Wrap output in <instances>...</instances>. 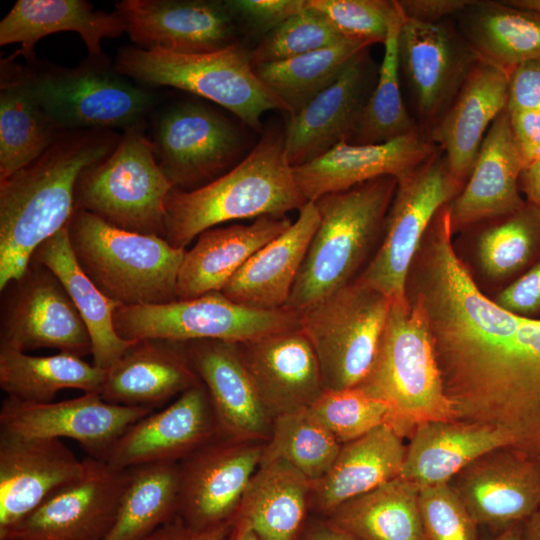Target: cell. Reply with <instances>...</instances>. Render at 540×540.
I'll return each mask as SVG.
<instances>
[{
	"mask_svg": "<svg viewBox=\"0 0 540 540\" xmlns=\"http://www.w3.org/2000/svg\"><path fill=\"white\" fill-rule=\"evenodd\" d=\"M407 297L425 317L457 419L500 428L540 461V318L485 296L450 240L419 256Z\"/></svg>",
	"mask_w": 540,
	"mask_h": 540,
	"instance_id": "cell-1",
	"label": "cell"
},
{
	"mask_svg": "<svg viewBox=\"0 0 540 540\" xmlns=\"http://www.w3.org/2000/svg\"><path fill=\"white\" fill-rule=\"evenodd\" d=\"M120 138L113 130L63 131L36 160L0 180V289L67 225L80 172L106 158Z\"/></svg>",
	"mask_w": 540,
	"mask_h": 540,
	"instance_id": "cell-2",
	"label": "cell"
},
{
	"mask_svg": "<svg viewBox=\"0 0 540 540\" xmlns=\"http://www.w3.org/2000/svg\"><path fill=\"white\" fill-rule=\"evenodd\" d=\"M305 203L285 153L284 131L274 125L227 173L191 191H170L165 239L175 248H186L203 231L221 223L284 216Z\"/></svg>",
	"mask_w": 540,
	"mask_h": 540,
	"instance_id": "cell-3",
	"label": "cell"
},
{
	"mask_svg": "<svg viewBox=\"0 0 540 540\" xmlns=\"http://www.w3.org/2000/svg\"><path fill=\"white\" fill-rule=\"evenodd\" d=\"M396 186L385 176L314 201L320 221L285 309L299 313L355 280L383 233Z\"/></svg>",
	"mask_w": 540,
	"mask_h": 540,
	"instance_id": "cell-4",
	"label": "cell"
},
{
	"mask_svg": "<svg viewBox=\"0 0 540 540\" xmlns=\"http://www.w3.org/2000/svg\"><path fill=\"white\" fill-rule=\"evenodd\" d=\"M357 387L387 406V425L403 439L425 422L458 420L425 317L408 298L391 303L374 364Z\"/></svg>",
	"mask_w": 540,
	"mask_h": 540,
	"instance_id": "cell-5",
	"label": "cell"
},
{
	"mask_svg": "<svg viewBox=\"0 0 540 540\" xmlns=\"http://www.w3.org/2000/svg\"><path fill=\"white\" fill-rule=\"evenodd\" d=\"M66 227L78 265L109 299L122 306L177 300L185 248H175L161 237L119 229L80 209H74Z\"/></svg>",
	"mask_w": 540,
	"mask_h": 540,
	"instance_id": "cell-6",
	"label": "cell"
},
{
	"mask_svg": "<svg viewBox=\"0 0 540 540\" xmlns=\"http://www.w3.org/2000/svg\"><path fill=\"white\" fill-rule=\"evenodd\" d=\"M25 67L34 95L61 131L124 132L148 124L160 103L155 89L123 75L104 53L88 55L74 67L38 58Z\"/></svg>",
	"mask_w": 540,
	"mask_h": 540,
	"instance_id": "cell-7",
	"label": "cell"
},
{
	"mask_svg": "<svg viewBox=\"0 0 540 540\" xmlns=\"http://www.w3.org/2000/svg\"><path fill=\"white\" fill-rule=\"evenodd\" d=\"M249 52L240 42L200 54L148 51L132 45L118 49L114 64L142 86L172 87L210 100L260 131L266 112L289 114V110L259 79Z\"/></svg>",
	"mask_w": 540,
	"mask_h": 540,
	"instance_id": "cell-8",
	"label": "cell"
},
{
	"mask_svg": "<svg viewBox=\"0 0 540 540\" xmlns=\"http://www.w3.org/2000/svg\"><path fill=\"white\" fill-rule=\"evenodd\" d=\"M147 129L145 124L124 131L106 158L80 172L74 209L125 231L165 239V203L174 187L158 164Z\"/></svg>",
	"mask_w": 540,
	"mask_h": 540,
	"instance_id": "cell-9",
	"label": "cell"
},
{
	"mask_svg": "<svg viewBox=\"0 0 540 540\" xmlns=\"http://www.w3.org/2000/svg\"><path fill=\"white\" fill-rule=\"evenodd\" d=\"M391 302L357 278L299 312L324 390L357 387L376 359Z\"/></svg>",
	"mask_w": 540,
	"mask_h": 540,
	"instance_id": "cell-10",
	"label": "cell"
},
{
	"mask_svg": "<svg viewBox=\"0 0 540 540\" xmlns=\"http://www.w3.org/2000/svg\"><path fill=\"white\" fill-rule=\"evenodd\" d=\"M461 188L439 148L398 179L380 246L357 279L382 293L391 303L406 300L408 275L423 237L437 212Z\"/></svg>",
	"mask_w": 540,
	"mask_h": 540,
	"instance_id": "cell-11",
	"label": "cell"
},
{
	"mask_svg": "<svg viewBox=\"0 0 540 540\" xmlns=\"http://www.w3.org/2000/svg\"><path fill=\"white\" fill-rule=\"evenodd\" d=\"M117 335L126 341L146 338L175 342L223 340L243 343L300 327V315L285 308L251 309L211 292L189 300L121 306L113 317Z\"/></svg>",
	"mask_w": 540,
	"mask_h": 540,
	"instance_id": "cell-12",
	"label": "cell"
},
{
	"mask_svg": "<svg viewBox=\"0 0 540 540\" xmlns=\"http://www.w3.org/2000/svg\"><path fill=\"white\" fill-rule=\"evenodd\" d=\"M157 108L151 115L150 139L158 164L174 188H200L248 154L241 128L204 102L186 99Z\"/></svg>",
	"mask_w": 540,
	"mask_h": 540,
	"instance_id": "cell-13",
	"label": "cell"
},
{
	"mask_svg": "<svg viewBox=\"0 0 540 540\" xmlns=\"http://www.w3.org/2000/svg\"><path fill=\"white\" fill-rule=\"evenodd\" d=\"M0 347L54 348L80 357L92 352L88 329L63 284L32 259L0 289Z\"/></svg>",
	"mask_w": 540,
	"mask_h": 540,
	"instance_id": "cell-14",
	"label": "cell"
},
{
	"mask_svg": "<svg viewBox=\"0 0 540 540\" xmlns=\"http://www.w3.org/2000/svg\"><path fill=\"white\" fill-rule=\"evenodd\" d=\"M130 469L85 459V471L15 525L0 540H104L128 484Z\"/></svg>",
	"mask_w": 540,
	"mask_h": 540,
	"instance_id": "cell-15",
	"label": "cell"
},
{
	"mask_svg": "<svg viewBox=\"0 0 540 540\" xmlns=\"http://www.w3.org/2000/svg\"><path fill=\"white\" fill-rule=\"evenodd\" d=\"M266 442L217 437L178 463V517L206 530L233 523Z\"/></svg>",
	"mask_w": 540,
	"mask_h": 540,
	"instance_id": "cell-16",
	"label": "cell"
},
{
	"mask_svg": "<svg viewBox=\"0 0 540 540\" xmlns=\"http://www.w3.org/2000/svg\"><path fill=\"white\" fill-rule=\"evenodd\" d=\"M151 412L108 403L99 393L47 403L7 397L0 409V431L24 438L72 439L89 457L103 461L119 437Z\"/></svg>",
	"mask_w": 540,
	"mask_h": 540,
	"instance_id": "cell-17",
	"label": "cell"
},
{
	"mask_svg": "<svg viewBox=\"0 0 540 540\" xmlns=\"http://www.w3.org/2000/svg\"><path fill=\"white\" fill-rule=\"evenodd\" d=\"M401 15L400 71L408 83L421 125L430 130L458 93L478 57L450 21L429 24Z\"/></svg>",
	"mask_w": 540,
	"mask_h": 540,
	"instance_id": "cell-18",
	"label": "cell"
},
{
	"mask_svg": "<svg viewBox=\"0 0 540 540\" xmlns=\"http://www.w3.org/2000/svg\"><path fill=\"white\" fill-rule=\"evenodd\" d=\"M115 11L133 46L143 50L200 54L239 42L225 1L122 0Z\"/></svg>",
	"mask_w": 540,
	"mask_h": 540,
	"instance_id": "cell-19",
	"label": "cell"
},
{
	"mask_svg": "<svg viewBox=\"0 0 540 540\" xmlns=\"http://www.w3.org/2000/svg\"><path fill=\"white\" fill-rule=\"evenodd\" d=\"M448 484L480 529L501 533L540 508V461L511 446L490 450Z\"/></svg>",
	"mask_w": 540,
	"mask_h": 540,
	"instance_id": "cell-20",
	"label": "cell"
},
{
	"mask_svg": "<svg viewBox=\"0 0 540 540\" xmlns=\"http://www.w3.org/2000/svg\"><path fill=\"white\" fill-rule=\"evenodd\" d=\"M378 69L369 47L363 49L328 88L290 115L284 146L292 167L321 156L342 140L349 142L375 86Z\"/></svg>",
	"mask_w": 540,
	"mask_h": 540,
	"instance_id": "cell-21",
	"label": "cell"
},
{
	"mask_svg": "<svg viewBox=\"0 0 540 540\" xmlns=\"http://www.w3.org/2000/svg\"><path fill=\"white\" fill-rule=\"evenodd\" d=\"M219 436L209 395L200 383L166 408L132 424L103 461L118 470L150 463H179Z\"/></svg>",
	"mask_w": 540,
	"mask_h": 540,
	"instance_id": "cell-22",
	"label": "cell"
},
{
	"mask_svg": "<svg viewBox=\"0 0 540 540\" xmlns=\"http://www.w3.org/2000/svg\"><path fill=\"white\" fill-rule=\"evenodd\" d=\"M438 147L420 130L377 144L340 141L326 153L294 166L297 187L306 202L348 190L364 182L404 177L430 158Z\"/></svg>",
	"mask_w": 540,
	"mask_h": 540,
	"instance_id": "cell-23",
	"label": "cell"
},
{
	"mask_svg": "<svg viewBox=\"0 0 540 540\" xmlns=\"http://www.w3.org/2000/svg\"><path fill=\"white\" fill-rule=\"evenodd\" d=\"M85 471L61 439L0 431V531L28 516Z\"/></svg>",
	"mask_w": 540,
	"mask_h": 540,
	"instance_id": "cell-24",
	"label": "cell"
},
{
	"mask_svg": "<svg viewBox=\"0 0 540 540\" xmlns=\"http://www.w3.org/2000/svg\"><path fill=\"white\" fill-rule=\"evenodd\" d=\"M237 345L260 399L273 419L307 410L323 393L315 352L300 327Z\"/></svg>",
	"mask_w": 540,
	"mask_h": 540,
	"instance_id": "cell-25",
	"label": "cell"
},
{
	"mask_svg": "<svg viewBox=\"0 0 540 540\" xmlns=\"http://www.w3.org/2000/svg\"><path fill=\"white\" fill-rule=\"evenodd\" d=\"M184 343L209 395L220 436L267 442L273 418L244 366L237 343L213 339Z\"/></svg>",
	"mask_w": 540,
	"mask_h": 540,
	"instance_id": "cell-26",
	"label": "cell"
},
{
	"mask_svg": "<svg viewBox=\"0 0 540 540\" xmlns=\"http://www.w3.org/2000/svg\"><path fill=\"white\" fill-rule=\"evenodd\" d=\"M509 76L507 71L477 58L458 93L427 134L462 187L487 131L507 108Z\"/></svg>",
	"mask_w": 540,
	"mask_h": 540,
	"instance_id": "cell-27",
	"label": "cell"
},
{
	"mask_svg": "<svg viewBox=\"0 0 540 540\" xmlns=\"http://www.w3.org/2000/svg\"><path fill=\"white\" fill-rule=\"evenodd\" d=\"M523 168L505 110L490 126L466 182L448 205L453 232L523 207L519 183Z\"/></svg>",
	"mask_w": 540,
	"mask_h": 540,
	"instance_id": "cell-28",
	"label": "cell"
},
{
	"mask_svg": "<svg viewBox=\"0 0 540 540\" xmlns=\"http://www.w3.org/2000/svg\"><path fill=\"white\" fill-rule=\"evenodd\" d=\"M200 383L184 342L146 338L133 341L106 370L99 394L111 404L153 410Z\"/></svg>",
	"mask_w": 540,
	"mask_h": 540,
	"instance_id": "cell-29",
	"label": "cell"
},
{
	"mask_svg": "<svg viewBox=\"0 0 540 540\" xmlns=\"http://www.w3.org/2000/svg\"><path fill=\"white\" fill-rule=\"evenodd\" d=\"M319 221L315 203L306 202L291 226L260 248L234 274L221 291L224 296L251 309H283Z\"/></svg>",
	"mask_w": 540,
	"mask_h": 540,
	"instance_id": "cell-30",
	"label": "cell"
},
{
	"mask_svg": "<svg viewBox=\"0 0 540 540\" xmlns=\"http://www.w3.org/2000/svg\"><path fill=\"white\" fill-rule=\"evenodd\" d=\"M292 223L287 215H266L250 224L216 226L203 231L184 254L177 277V300L221 292L260 248Z\"/></svg>",
	"mask_w": 540,
	"mask_h": 540,
	"instance_id": "cell-31",
	"label": "cell"
},
{
	"mask_svg": "<svg viewBox=\"0 0 540 540\" xmlns=\"http://www.w3.org/2000/svg\"><path fill=\"white\" fill-rule=\"evenodd\" d=\"M406 445L387 424L341 445L329 470L311 483L310 512L326 517L346 501L400 477Z\"/></svg>",
	"mask_w": 540,
	"mask_h": 540,
	"instance_id": "cell-32",
	"label": "cell"
},
{
	"mask_svg": "<svg viewBox=\"0 0 540 540\" xmlns=\"http://www.w3.org/2000/svg\"><path fill=\"white\" fill-rule=\"evenodd\" d=\"M500 428L461 420H435L419 425L406 445L400 477L420 490L447 484L482 454L512 446Z\"/></svg>",
	"mask_w": 540,
	"mask_h": 540,
	"instance_id": "cell-33",
	"label": "cell"
},
{
	"mask_svg": "<svg viewBox=\"0 0 540 540\" xmlns=\"http://www.w3.org/2000/svg\"><path fill=\"white\" fill-rule=\"evenodd\" d=\"M77 32L88 55L103 54L101 43L124 33L122 21L114 10H98L86 0H18L0 22V45L19 43L11 56L37 59V42L50 34Z\"/></svg>",
	"mask_w": 540,
	"mask_h": 540,
	"instance_id": "cell-34",
	"label": "cell"
},
{
	"mask_svg": "<svg viewBox=\"0 0 540 540\" xmlns=\"http://www.w3.org/2000/svg\"><path fill=\"white\" fill-rule=\"evenodd\" d=\"M311 482L283 460L261 462L233 521L260 540H299L310 517Z\"/></svg>",
	"mask_w": 540,
	"mask_h": 540,
	"instance_id": "cell-35",
	"label": "cell"
},
{
	"mask_svg": "<svg viewBox=\"0 0 540 540\" xmlns=\"http://www.w3.org/2000/svg\"><path fill=\"white\" fill-rule=\"evenodd\" d=\"M476 56L508 73L540 60V14L507 1L473 0L455 16Z\"/></svg>",
	"mask_w": 540,
	"mask_h": 540,
	"instance_id": "cell-36",
	"label": "cell"
},
{
	"mask_svg": "<svg viewBox=\"0 0 540 540\" xmlns=\"http://www.w3.org/2000/svg\"><path fill=\"white\" fill-rule=\"evenodd\" d=\"M11 55L0 61V180L42 155L63 132L47 117Z\"/></svg>",
	"mask_w": 540,
	"mask_h": 540,
	"instance_id": "cell-37",
	"label": "cell"
},
{
	"mask_svg": "<svg viewBox=\"0 0 540 540\" xmlns=\"http://www.w3.org/2000/svg\"><path fill=\"white\" fill-rule=\"evenodd\" d=\"M66 226L39 245L31 259L46 266L61 281L88 329L92 363L108 370L133 341L117 335L113 317L122 305L106 297L82 271L72 252Z\"/></svg>",
	"mask_w": 540,
	"mask_h": 540,
	"instance_id": "cell-38",
	"label": "cell"
},
{
	"mask_svg": "<svg viewBox=\"0 0 540 540\" xmlns=\"http://www.w3.org/2000/svg\"><path fill=\"white\" fill-rule=\"evenodd\" d=\"M419 492L411 481L398 477L323 518L360 540H424Z\"/></svg>",
	"mask_w": 540,
	"mask_h": 540,
	"instance_id": "cell-39",
	"label": "cell"
},
{
	"mask_svg": "<svg viewBox=\"0 0 540 540\" xmlns=\"http://www.w3.org/2000/svg\"><path fill=\"white\" fill-rule=\"evenodd\" d=\"M105 378L106 370L74 354L32 356L0 347V387L17 401L51 402L63 389L100 393Z\"/></svg>",
	"mask_w": 540,
	"mask_h": 540,
	"instance_id": "cell-40",
	"label": "cell"
},
{
	"mask_svg": "<svg viewBox=\"0 0 540 540\" xmlns=\"http://www.w3.org/2000/svg\"><path fill=\"white\" fill-rule=\"evenodd\" d=\"M178 463L130 468L115 522L104 540H143L178 516Z\"/></svg>",
	"mask_w": 540,
	"mask_h": 540,
	"instance_id": "cell-41",
	"label": "cell"
},
{
	"mask_svg": "<svg viewBox=\"0 0 540 540\" xmlns=\"http://www.w3.org/2000/svg\"><path fill=\"white\" fill-rule=\"evenodd\" d=\"M370 45L346 39L287 60L255 66L259 79L293 115L328 88L346 65Z\"/></svg>",
	"mask_w": 540,
	"mask_h": 540,
	"instance_id": "cell-42",
	"label": "cell"
},
{
	"mask_svg": "<svg viewBox=\"0 0 540 540\" xmlns=\"http://www.w3.org/2000/svg\"><path fill=\"white\" fill-rule=\"evenodd\" d=\"M401 19L399 9L383 44L384 54L375 86L349 143H383L419 130L407 111L400 89L398 32Z\"/></svg>",
	"mask_w": 540,
	"mask_h": 540,
	"instance_id": "cell-43",
	"label": "cell"
},
{
	"mask_svg": "<svg viewBox=\"0 0 540 540\" xmlns=\"http://www.w3.org/2000/svg\"><path fill=\"white\" fill-rule=\"evenodd\" d=\"M340 448L333 435L304 410L273 419L261 462L283 460L313 483L329 470Z\"/></svg>",
	"mask_w": 540,
	"mask_h": 540,
	"instance_id": "cell-44",
	"label": "cell"
},
{
	"mask_svg": "<svg viewBox=\"0 0 540 540\" xmlns=\"http://www.w3.org/2000/svg\"><path fill=\"white\" fill-rule=\"evenodd\" d=\"M497 219L480 233L477 256L487 276L503 279L525 272L540 252V208L526 202Z\"/></svg>",
	"mask_w": 540,
	"mask_h": 540,
	"instance_id": "cell-45",
	"label": "cell"
},
{
	"mask_svg": "<svg viewBox=\"0 0 540 540\" xmlns=\"http://www.w3.org/2000/svg\"><path fill=\"white\" fill-rule=\"evenodd\" d=\"M346 38L320 11L309 5L261 38L250 50L253 67L287 60L319 50Z\"/></svg>",
	"mask_w": 540,
	"mask_h": 540,
	"instance_id": "cell-46",
	"label": "cell"
},
{
	"mask_svg": "<svg viewBox=\"0 0 540 540\" xmlns=\"http://www.w3.org/2000/svg\"><path fill=\"white\" fill-rule=\"evenodd\" d=\"M307 411L341 445L387 424L389 415L384 403L359 387L324 390Z\"/></svg>",
	"mask_w": 540,
	"mask_h": 540,
	"instance_id": "cell-47",
	"label": "cell"
},
{
	"mask_svg": "<svg viewBox=\"0 0 540 540\" xmlns=\"http://www.w3.org/2000/svg\"><path fill=\"white\" fill-rule=\"evenodd\" d=\"M349 40L368 45L384 44L393 20L399 15L396 0H308Z\"/></svg>",
	"mask_w": 540,
	"mask_h": 540,
	"instance_id": "cell-48",
	"label": "cell"
},
{
	"mask_svg": "<svg viewBox=\"0 0 540 540\" xmlns=\"http://www.w3.org/2000/svg\"><path fill=\"white\" fill-rule=\"evenodd\" d=\"M419 510L424 540H480V528L450 485L423 488Z\"/></svg>",
	"mask_w": 540,
	"mask_h": 540,
	"instance_id": "cell-49",
	"label": "cell"
},
{
	"mask_svg": "<svg viewBox=\"0 0 540 540\" xmlns=\"http://www.w3.org/2000/svg\"><path fill=\"white\" fill-rule=\"evenodd\" d=\"M236 24L265 37L287 19L303 11L308 0H227Z\"/></svg>",
	"mask_w": 540,
	"mask_h": 540,
	"instance_id": "cell-50",
	"label": "cell"
},
{
	"mask_svg": "<svg viewBox=\"0 0 540 540\" xmlns=\"http://www.w3.org/2000/svg\"><path fill=\"white\" fill-rule=\"evenodd\" d=\"M494 302L513 314L537 318L540 314V260L500 291Z\"/></svg>",
	"mask_w": 540,
	"mask_h": 540,
	"instance_id": "cell-51",
	"label": "cell"
},
{
	"mask_svg": "<svg viewBox=\"0 0 540 540\" xmlns=\"http://www.w3.org/2000/svg\"><path fill=\"white\" fill-rule=\"evenodd\" d=\"M506 110L540 113V60L523 63L511 71Z\"/></svg>",
	"mask_w": 540,
	"mask_h": 540,
	"instance_id": "cell-52",
	"label": "cell"
},
{
	"mask_svg": "<svg viewBox=\"0 0 540 540\" xmlns=\"http://www.w3.org/2000/svg\"><path fill=\"white\" fill-rule=\"evenodd\" d=\"M473 0H396L398 7L408 19L436 24L455 17Z\"/></svg>",
	"mask_w": 540,
	"mask_h": 540,
	"instance_id": "cell-53",
	"label": "cell"
},
{
	"mask_svg": "<svg viewBox=\"0 0 540 540\" xmlns=\"http://www.w3.org/2000/svg\"><path fill=\"white\" fill-rule=\"evenodd\" d=\"M524 167L540 157V113L507 111Z\"/></svg>",
	"mask_w": 540,
	"mask_h": 540,
	"instance_id": "cell-54",
	"label": "cell"
},
{
	"mask_svg": "<svg viewBox=\"0 0 540 540\" xmlns=\"http://www.w3.org/2000/svg\"><path fill=\"white\" fill-rule=\"evenodd\" d=\"M232 523L223 524L206 530L189 528L177 516L164 526L166 540H222Z\"/></svg>",
	"mask_w": 540,
	"mask_h": 540,
	"instance_id": "cell-55",
	"label": "cell"
},
{
	"mask_svg": "<svg viewBox=\"0 0 540 540\" xmlns=\"http://www.w3.org/2000/svg\"><path fill=\"white\" fill-rule=\"evenodd\" d=\"M299 540H360L346 531L334 526L327 519L309 517Z\"/></svg>",
	"mask_w": 540,
	"mask_h": 540,
	"instance_id": "cell-56",
	"label": "cell"
},
{
	"mask_svg": "<svg viewBox=\"0 0 540 540\" xmlns=\"http://www.w3.org/2000/svg\"><path fill=\"white\" fill-rule=\"evenodd\" d=\"M519 183L526 202L540 208V157L523 168Z\"/></svg>",
	"mask_w": 540,
	"mask_h": 540,
	"instance_id": "cell-57",
	"label": "cell"
},
{
	"mask_svg": "<svg viewBox=\"0 0 540 540\" xmlns=\"http://www.w3.org/2000/svg\"><path fill=\"white\" fill-rule=\"evenodd\" d=\"M222 540H260L255 532L245 523L233 521L229 531Z\"/></svg>",
	"mask_w": 540,
	"mask_h": 540,
	"instance_id": "cell-58",
	"label": "cell"
},
{
	"mask_svg": "<svg viewBox=\"0 0 540 540\" xmlns=\"http://www.w3.org/2000/svg\"><path fill=\"white\" fill-rule=\"evenodd\" d=\"M521 540H540V508L523 522Z\"/></svg>",
	"mask_w": 540,
	"mask_h": 540,
	"instance_id": "cell-59",
	"label": "cell"
},
{
	"mask_svg": "<svg viewBox=\"0 0 540 540\" xmlns=\"http://www.w3.org/2000/svg\"><path fill=\"white\" fill-rule=\"evenodd\" d=\"M522 524L523 522L515 524L501 533H497V534L489 533L488 537L480 536V540H521Z\"/></svg>",
	"mask_w": 540,
	"mask_h": 540,
	"instance_id": "cell-60",
	"label": "cell"
},
{
	"mask_svg": "<svg viewBox=\"0 0 540 540\" xmlns=\"http://www.w3.org/2000/svg\"><path fill=\"white\" fill-rule=\"evenodd\" d=\"M509 4L540 14V0H508Z\"/></svg>",
	"mask_w": 540,
	"mask_h": 540,
	"instance_id": "cell-61",
	"label": "cell"
},
{
	"mask_svg": "<svg viewBox=\"0 0 540 540\" xmlns=\"http://www.w3.org/2000/svg\"><path fill=\"white\" fill-rule=\"evenodd\" d=\"M143 540H166L164 527L160 528L155 533L151 534Z\"/></svg>",
	"mask_w": 540,
	"mask_h": 540,
	"instance_id": "cell-62",
	"label": "cell"
}]
</instances>
